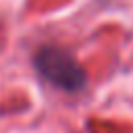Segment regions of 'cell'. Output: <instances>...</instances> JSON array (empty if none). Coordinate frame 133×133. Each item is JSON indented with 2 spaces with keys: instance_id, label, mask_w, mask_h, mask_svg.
<instances>
[{
  "instance_id": "obj_1",
  "label": "cell",
  "mask_w": 133,
  "mask_h": 133,
  "mask_svg": "<svg viewBox=\"0 0 133 133\" xmlns=\"http://www.w3.org/2000/svg\"><path fill=\"white\" fill-rule=\"evenodd\" d=\"M35 71L54 87L62 91H79L85 87V71L83 66L66 52L54 46H46L33 56Z\"/></svg>"
}]
</instances>
